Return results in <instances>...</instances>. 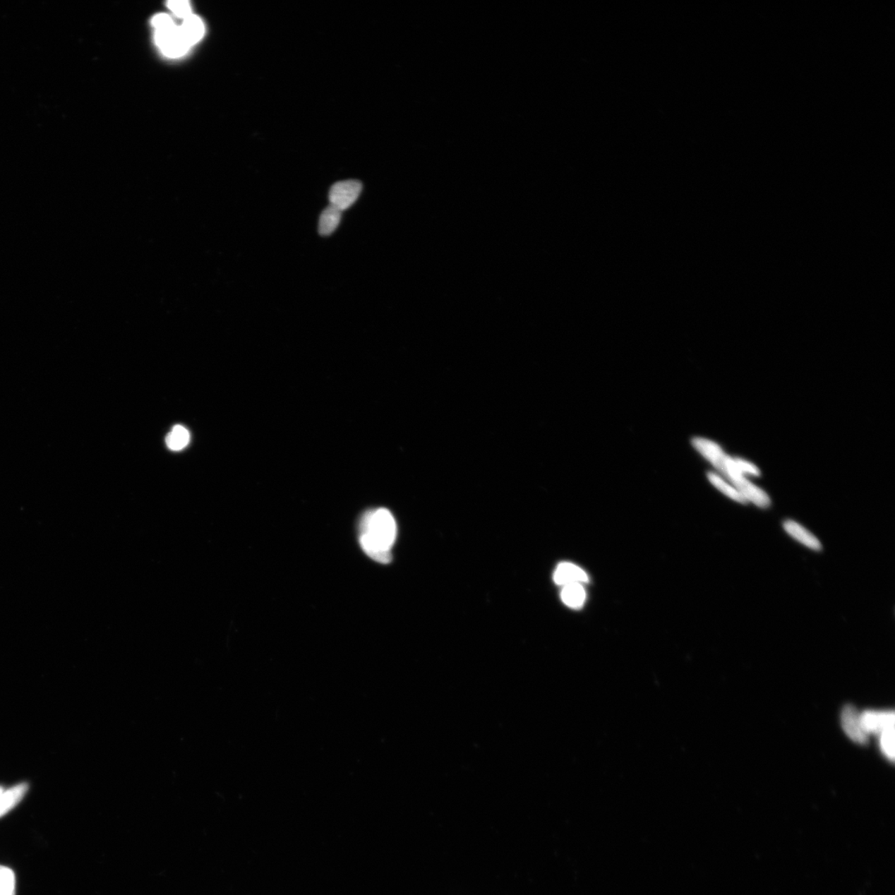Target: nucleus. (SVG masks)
Returning <instances> with one entry per match:
<instances>
[{"label":"nucleus","instance_id":"1","mask_svg":"<svg viewBox=\"0 0 895 895\" xmlns=\"http://www.w3.org/2000/svg\"><path fill=\"white\" fill-rule=\"evenodd\" d=\"M359 529L360 544L365 553L379 563H390L397 534L392 514L385 508L369 511L361 518Z\"/></svg>","mask_w":895,"mask_h":895},{"label":"nucleus","instance_id":"15","mask_svg":"<svg viewBox=\"0 0 895 895\" xmlns=\"http://www.w3.org/2000/svg\"><path fill=\"white\" fill-rule=\"evenodd\" d=\"M16 878L13 871L0 865V895H16Z\"/></svg>","mask_w":895,"mask_h":895},{"label":"nucleus","instance_id":"12","mask_svg":"<svg viewBox=\"0 0 895 895\" xmlns=\"http://www.w3.org/2000/svg\"><path fill=\"white\" fill-rule=\"evenodd\" d=\"M560 597L566 606L579 608L584 606L587 594L582 584H570L565 585Z\"/></svg>","mask_w":895,"mask_h":895},{"label":"nucleus","instance_id":"19","mask_svg":"<svg viewBox=\"0 0 895 895\" xmlns=\"http://www.w3.org/2000/svg\"><path fill=\"white\" fill-rule=\"evenodd\" d=\"M3 792H4V788L2 787H0V794H1Z\"/></svg>","mask_w":895,"mask_h":895},{"label":"nucleus","instance_id":"6","mask_svg":"<svg viewBox=\"0 0 895 895\" xmlns=\"http://www.w3.org/2000/svg\"><path fill=\"white\" fill-rule=\"evenodd\" d=\"M861 723L866 734L879 735L894 727V711H866L860 714Z\"/></svg>","mask_w":895,"mask_h":895},{"label":"nucleus","instance_id":"4","mask_svg":"<svg viewBox=\"0 0 895 895\" xmlns=\"http://www.w3.org/2000/svg\"><path fill=\"white\" fill-rule=\"evenodd\" d=\"M155 41L163 54L173 59L184 56L191 47L184 39L179 27L176 25L169 30L156 31Z\"/></svg>","mask_w":895,"mask_h":895},{"label":"nucleus","instance_id":"9","mask_svg":"<svg viewBox=\"0 0 895 895\" xmlns=\"http://www.w3.org/2000/svg\"><path fill=\"white\" fill-rule=\"evenodd\" d=\"M28 790V785L25 783L18 784L6 791L4 790L0 794V818L6 815L22 801Z\"/></svg>","mask_w":895,"mask_h":895},{"label":"nucleus","instance_id":"16","mask_svg":"<svg viewBox=\"0 0 895 895\" xmlns=\"http://www.w3.org/2000/svg\"><path fill=\"white\" fill-rule=\"evenodd\" d=\"M879 746L882 753L889 760H894V727L879 734Z\"/></svg>","mask_w":895,"mask_h":895},{"label":"nucleus","instance_id":"17","mask_svg":"<svg viewBox=\"0 0 895 895\" xmlns=\"http://www.w3.org/2000/svg\"><path fill=\"white\" fill-rule=\"evenodd\" d=\"M168 7L175 16L182 18L184 20L192 16L191 7H190L189 2L186 1V0H172V1L168 2Z\"/></svg>","mask_w":895,"mask_h":895},{"label":"nucleus","instance_id":"14","mask_svg":"<svg viewBox=\"0 0 895 895\" xmlns=\"http://www.w3.org/2000/svg\"><path fill=\"white\" fill-rule=\"evenodd\" d=\"M708 479L710 480V482L714 485V486H715L718 490H720L721 493L726 495L728 498H730L732 500H734V501L741 504H746L748 503L746 501V499L743 497V495L738 491V490L733 486L731 483L726 482V481L723 479L721 476L714 473H709Z\"/></svg>","mask_w":895,"mask_h":895},{"label":"nucleus","instance_id":"11","mask_svg":"<svg viewBox=\"0 0 895 895\" xmlns=\"http://www.w3.org/2000/svg\"><path fill=\"white\" fill-rule=\"evenodd\" d=\"M179 28L190 46L201 40L205 31L203 21L193 14L185 18L183 25Z\"/></svg>","mask_w":895,"mask_h":895},{"label":"nucleus","instance_id":"2","mask_svg":"<svg viewBox=\"0 0 895 895\" xmlns=\"http://www.w3.org/2000/svg\"><path fill=\"white\" fill-rule=\"evenodd\" d=\"M692 445L704 458L710 461L723 475L730 480L733 486L743 495L747 502L753 503L755 505L761 508L770 506L771 501L769 495L745 478V474L743 473L738 459L731 458L716 443L703 439V438H695Z\"/></svg>","mask_w":895,"mask_h":895},{"label":"nucleus","instance_id":"18","mask_svg":"<svg viewBox=\"0 0 895 895\" xmlns=\"http://www.w3.org/2000/svg\"><path fill=\"white\" fill-rule=\"evenodd\" d=\"M152 25L156 28V31L169 30L175 26L172 18L164 13L155 16L152 20Z\"/></svg>","mask_w":895,"mask_h":895},{"label":"nucleus","instance_id":"8","mask_svg":"<svg viewBox=\"0 0 895 895\" xmlns=\"http://www.w3.org/2000/svg\"><path fill=\"white\" fill-rule=\"evenodd\" d=\"M783 528L785 531L789 536H791L794 540L805 546L807 548L817 551L822 549L821 541L817 539V537L806 529L805 527L799 524L798 522L793 520L785 521L783 522Z\"/></svg>","mask_w":895,"mask_h":895},{"label":"nucleus","instance_id":"7","mask_svg":"<svg viewBox=\"0 0 895 895\" xmlns=\"http://www.w3.org/2000/svg\"><path fill=\"white\" fill-rule=\"evenodd\" d=\"M554 582L559 585H567L575 583L589 582L588 575L584 570L572 563H564L557 566L553 575Z\"/></svg>","mask_w":895,"mask_h":895},{"label":"nucleus","instance_id":"13","mask_svg":"<svg viewBox=\"0 0 895 895\" xmlns=\"http://www.w3.org/2000/svg\"><path fill=\"white\" fill-rule=\"evenodd\" d=\"M190 433L184 426L177 425L173 427L172 430L166 437V445L170 450L181 451L185 449L189 444Z\"/></svg>","mask_w":895,"mask_h":895},{"label":"nucleus","instance_id":"5","mask_svg":"<svg viewBox=\"0 0 895 895\" xmlns=\"http://www.w3.org/2000/svg\"><path fill=\"white\" fill-rule=\"evenodd\" d=\"M841 725L846 734L857 744L865 745L868 741L861 723L860 714L852 706H846L842 710Z\"/></svg>","mask_w":895,"mask_h":895},{"label":"nucleus","instance_id":"10","mask_svg":"<svg viewBox=\"0 0 895 895\" xmlns=\"http://www.w3.org/2000/svg\"><path fill=\"white\" fill-rule=\"evenodd\" d=\"M342 212L339 208L330 205L321 213L318 222V232L323 236H328L335 232L339 227Z\"/></svg>","mask_w":895,"mask_h":895},{"label":"nucleus","instance_id":"3","mask_svg":"<svg viewBox=\"0 0 895 895\" xmlns=\"http://www.w3.org/2000/svg\"><path fill=\"white\" fill-rule=\"evenodd\" d=\"M363 190V184L358 180L341 181L333 184L330 188V205L344 212L349 208L358 200Z\"/></svg>","mask_w":895,"mask_h":895}]
</instances>
